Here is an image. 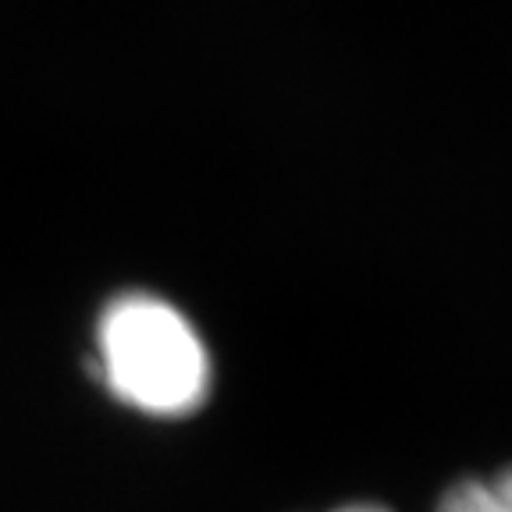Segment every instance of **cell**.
Here are the masks:
<instances>
[{
	"mask_svg": "<svg viewBox=\"0 0 512 512\" xmlns=\"http://www.w3.org/2000/svg\"><path fill=\"white\" fill-rule=\"evenodd\" d=\"M434 512H512V466H502L488 477L456 480Z\"/></svg>",
	"mask_w": 512,
	"mask_h": 512,
	"instance_id": "7a4b0ae2",
	"label": "cell"
},
{
	"mask_svg": "<svg viewBox=\"0 0 512 512\" xmlns=\"http://www.w3.org/2000/svg\"><path fill=\"white\" fill-rule=\"evenodd\" d=\"M96 374L121 406L182 420L207 402L214 360L189 313L157 292H118L96 317Z\"/></svg>",
	"mask_w": 512,
	"mask_h": 512,
	"instance_id": "6da1fadb",
	"label": "cell"
},
{
	"mask_svg": "<svg viewBox=\"0 0 512 512\" xmlns=\"http://www.w3.org/2000/svg\"><path fill=\"white\" fill-rule=\"evenodd\" d=\"M331 512H392V509H384V505L377 502H349V505H338V509Z\"/></svg>",
	"mask_w": 512,
	"mask_h": 512,
	"instance_id": "3957f363",
	"label": "cell"
}]
</instances>
